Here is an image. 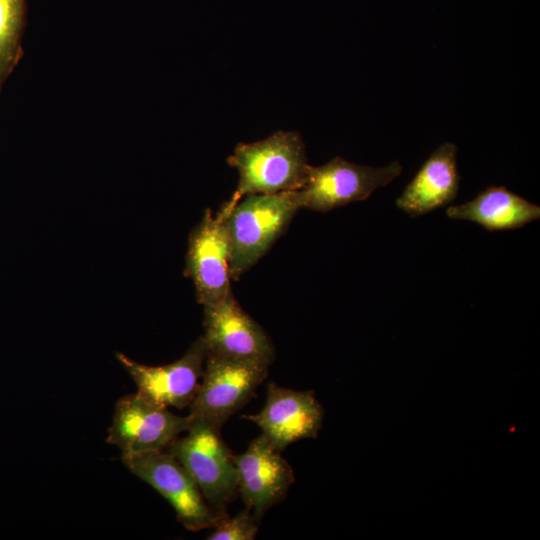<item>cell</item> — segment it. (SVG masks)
<instances>
[{
  "mask_svg": "<svg viewBox=\"0 0 540 540\" xmlns=\"http://www.w3.org/2000/svg\"><path fill=\"white\" fill-rule=\"evenodd\" d=\"M227 162L239 179L235 192L219 210L226 216L245 195L302 189L310 167L305 144L294 131H277L264 140L239 143Z\"/></svg>",
  "mask_w": 540,
  "mask_h": 540,
  "instance_id": "cell-1",
  "label": "cell"
},
{
  "mask_svg": "<svg viewBox=\"0 0 540 540\" xmlns=\"http://www.w3.org/2000/svg\"><path fill=\"white\" fill-rule=\"evenodd\" d=\"M300 208L296 190L248 194L230 209L226 225L231 279L238 280L267 253Z\"/></svg>",
  "mask_w": 540,
  "mask_h": 540,
  "instance_id": "cell-2",
  "label": "cell"
},
{
  "mask_svg": "<svg viewBox=\"0 0 540 540\" xmlns=\"http://www.w3.org/2000/svg\"><path fill=\"white\" fill-rule=\"evenodd\" d=\"M186 434L167 447L191 475L206 502L221 518L228 516L227 506L238 495V475L220 430L207 421L192 417Z\"/></svg>",
  "mask_w": 540,
  "mask_h": 540,
  "instance_id": "cell-3",
  "label": "cell"
},
{
  "mask_svg": "<svg viewBox=\"0 0 540 540\" xmlns=\"http://www.w3.org/2000/svg\"><path fill=\"white\" fill-rule=\"evenodd\" d=\"M269 366L208 354L199 389L189 406L191 417L201 418L221 430L266 379Z\"/></svg>",
  "mask_w": 540,
  "mask_h": 540,
  "instance_id": "cell-4",
  "label": "cell"
},
{
  "mask_svg": "<svg viewBox=\"0 0 540 540\" xmlns=\"http://www.w3.org/2000/svg\"><path fill=\"white\" fill-rule=\"evenodd\" d=\"M401 172L399 161L372 167L335 157L321 166L310 165L306 183L299 190L301 208L326 213L352 202L366 200Z\"/></svg>",
  "mask_w": 540,
  "mask_h": 540,
  "instance_id": "cell-5",
  "label": "cell"
},
{
  "mask_svg": "<svg viewBox=\"0 0 540 540\" xmlns=\"http://www.w3.org/2000/svg\"><path fill=\"white\" fill-rule=\"evenodd\" d=\"M122 461L171 504L186 529L214 528L222 519L208 505L187 470L169 453L149 451L122 456Z\"/></svg>",
  "mask_w": 540,
  "mask_h": 540,
  "instance_id": "cell-6",
  "label": "cell"
},
{
  "mask_svg": "<svg viewBox=\"0 0 540 540\" xmlns=\"http://www.w3.org/2000/svg\"><path fill=\"white\" fill-rule=\"evenodd\" d=\"M191 420L190 415H175L138 393L127 394L116 402L106 440L122 456L163 451L188 429Z\"/></svg>",
  "mask_w": 540,
  "mask_h": 540,
  "instance_id": "cell-7",
  "label": "cell"
},
{
  "mask_svg": "<svg viewBox=\"0 0 540 540\" xmlns=\"http://www.w3.org/2000/svg\"><path fill=\"white\" fill-rule=\"evenodd\" d=\"M226 218L220 211L213 214L208 208L189 235L184 272L192 280L197 301L203 306L232 292Z\"/></svg>",
  "mask_w": 540,
  "mask_h": 540,
  "instance_id": "cell-8",
  "label": "cell"
},
{
  "mask_svg": "<svg viewBox=\"0 0 540 540\" xmlns=\"http://www.w3.org/2000/svg\"><path fill=\"white\" fill-rule=\"evenodd\" d=\"M204 307V340L207 353L225 358L270 365L275 351L264 329L239 305L232 292Z\"/></svg>",
  "mask_w": 540,
  "mask_h": 540,
  "instance_id": "cell-9",
  "label": "cell"
},
{
  "mask_svg": "<svg viewBox=\"0 0 540 540\" xmlns=\"http://www.w3.org/2000/svg\"><path fill=\"white\" fill-rule=\"evenodd\" d=\"M207 349L202 336L178 360L160 366L138 363L123 353L116 358L137 386V393L165 408L183 409L192 403L200 386Z\"/></svg>",
  "mask_w": 540,
  "mask_h": 540,
  "instance_id": "cell-10",
  "label": "cell"
},
{
  "mask_svg": "<svg viewBox=\"0 0 540 540\" xmlns=\"http://www.w3.org/2000/svg\"><path fill=\"white\" fill-rule=\"evenodd\" d=\"M238 475V494L246 509L261 521L265 512L281 502L294 483L292 467L263 434L245 452L233 455Z\"/></svg>",
  "mask_w": 540,
  "mask_h": 540,
  "instance_id": "cell-11",
  "label": "cell"
},
{
  "mask_svg": "<svg viewBox=\"0 0 540 540\" xmlns=\"http://www.w3.org/2000/svg\"><path fill=\"white\" fill-rule=\"evenodd\" d=\"M324 409L313 391H298L269 383L266 403L257 414L244 415L278 451L306 438H316Z\"/></svg>",
  "mask_w": 540,
  "mask_h": 540,
  "instance_id": "cell-12",
  "label": "cell"
},
{
  "mask_svg": "<svg viewBox=\"0 0 540 540\" xmlns=\"http://www.w3.org/2000/svg\"><path fill=\"white\" fill-rule=\"evenodd\" d=\"M457 146L446 142L424 162L397 198L396 205L411 216L424 215L451 203L459 190Z\"/></svg>",
  "mask_w": 540,
  "mask_h": 540,
  "instance_id": "cell-13",
  "label": "cell"
},
{
  "mask_svg": "<svg viewBox=\"0 0 540 540\" xmlns=\"http://www.w3.org/2000/svg\"><path fill=\"white\" fill-rule=\"evenodd\" d=\"M446 214L451 219L477 223L488 231H503L538 220L540 207L504 186H491L468 202L448 207Z\"/></svg>",
  "mask_w": 540,
  "mask_h": 540,
  "instance_id": "cell-14",
  "label": "cell"
},
{
  "mask_svg": "<svg viewBox=\"0 0 540 540\" xmlns=\"http://www.w3.org/2000/svg\"><path fill=\"white\" fill-rule=\"evenodd\" d=\"M24 0H0V91L21 54Z\"/></svg>",
  "mask_w": 540,
  "mask_h": 540,
  "instance_id": "cell-15",
  "label": "cell"
},
{
  "mask_svg": "<svg viewBox=\"0 0 540 540\" xmlns=\"http://www.w3.org/2000/svg\"><path fill=\"white\" fill-rule=\"evenodd\" d=\"M260 522L253 513L245 509L234 516L220 519L208 540H253Z\"/></svg>",
  "mask_w": 540,
  "mask_h": 540,
  "instance_id": "cell-16",
  "label": "cell"
}]
</instances>
